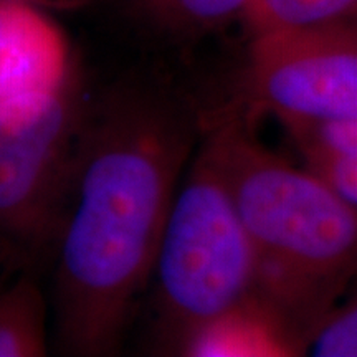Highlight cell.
<instances>
[{
  "label": "cell",
  "mask_w": 357,
  "mask_h": 357,
  "mask_svg": "<svg viewBox=\"0 0 357 357\" xmlns=\"http://www.w3.org/2000/svg\"><path fill=\"white\" fill-rule=\"evenodd\" d=\"M2 258H3V255H2V253H0V260H2Z\"/></svg>",
  "instance_id": "cell-13"
},
{
  "label": "cell",
  "mask_w": 357,
  "mask_h": 357,
  "mask_svg": "<svg viewBox=\"0 0 357 357\" xmlns=\"http://www.w3.org/2000/svg\"><path fill=\"white\" fill-rule=\"evenodd\" d=\"M89 98L73 75L55 95L0 109V253L52 255Z\"/></svg>",
  "instance_id": "cell-4"
},
{
  "label": "cell",
  "mask_w": 357,
  "mask_h": 357,
  "mask_svg": "<svg viewBox=\"0 0 357 357\" xmlns=\"http://www.w3.org/2000/svg\"><path fill=\"white\" fill-rule=\"evenodd\" d=\"M250 35L357 22V0H252L243 15Z\"/></svg>",
  "instance_id": "cell-9"
},
{
  "label": "cell",
  "mask_w": 357,
  "mask_h": 357,
  "mask_svg": "<svg viewBox=\"0 0 357 357\" xmlns=\"http://www.w3.org/2000/svg\"><path fill=\"white\" fill-rule=\"evenodd\" d=\"M245 91L280 123L357 119V22L252 37Z\"/></svg>",
  "instance_id": "cell-5"
},
{
  "label": "cell",
  "mask_w": 357,
  "mask_h": 357,
  "mask_svg": "<svg viewBox=\"0 0 357 357\" xmlns=\"http://www.w3.org/2000/svg\"><path fill=\"white\" fill-rule=\"evenodd\" d=\"M22 2H32V0H22Z\"/></svg>",
  "instance_id": "cell-12"
},
{
  "label": "cell",
  "mask_w": 357,
  "mask_h": 357,
  "mask_svg": "<svg viewBox=\"0 0 357 357\" xmlns=\"http://www.w3.org/2000/svg\"><path fill=\"white\" fill-rule=\"evenodd\" d=\"M281 124L303 166L357 211V119Z\"/></svg>",
  "instance_id": "cell-8"
},
{
  "label": "cell",
  "mask_w": 357,
  "mask_h": 357,
  "mask_svg": "<svg viewBox=\"0 0 357 357\" xmlns=\"http://www.w3.org/2000/svg\"><path fill=\"white\" fill-rule=\"evenodd\" d=\"M149 284L164 351L187 356L212 333L258 328L252 245L204 132L177 187Z\"/></svg>",
  "instance_id": "cell-3"
},
{
  "label": "cell",
  "mask_w": 357,
  "mask_h": 357,
  "mask_svg": "<svg viewBox=\"0 0 357 357\" xmlns=\"http://www.w3.org/2000/svg\"><path fill=\"white\" fill-rule=\"evenodd\" d=\"M204 137L252 245L258 329L303 354L357 280V211L305 166L263 146L238 113L217 119Z\"/></svg>",
  "instance_id": "cell-2"
},
{
  "label": "cell",
  "mask_w": 357,
  "mask_h": 357,
  "mask_svg": "<svg viewBox=\"0 0 357 357\" xmlns=\"http://www.w3.org/2000/svg\"><path fill=\"white\" fill-rule=\"evenodd\" d=\"M0 276V357H42L52 349L50 298L32 265Z\"/></svg>",
  "instance_id": "cell-7"
},
{
  "label": "cell",
  "mask_w": 357,
  "mask_h": 357,
  "mask_svg": "<svg viewBox=\"0 0 357 357\" xmlns=\"http://www.w3.org/2000/svg\"><path fill=\"white\" fill-rule=\"evenodd\" d=\"M303 354L357 357V289L341 298L311 334Z\"/></svg>",
  "instance_id": "cell-11"
},
{
  "label": "cell",
  "mask_w": 357,
  "mask_h": 357,
  "mask_svg": "<svg viewBox=\"0 0 357 357\" xmlns=\"http://www.w3.org/2000/svg\"><path fill=\"white\" fill-rule=\"evenodd\" d=\"M252 0H134L151 25L174 37H197L243 20Z\"/></svg>",
  "instance_id": "cell-10"
},
{
  "label": "cell",
  "mask_w": 357,
  "mask_h": 357,
  "mask_svg": "<svg viewBox=\"0 0 357 357\" xmlns=\"http://www.w3.org/2000/svg\"><path fill=\"white\" fill-rule=\"evenodd\" d=\"M202 132L200 116L158 86L129 83L89 98L50 255L53 349H121Z\"/></svg>",
  "instance_id": "cell-1"
},
{
  "label": "cell",
  "mask_w": 357,
  "mask_h": 357,
  "mask_svg": "<svg viewBox=\"0 0 357 357\" xmlns=\"http://www.w3.org/2000/svg\"><path fill=\"white\" fill-rule=\"evenodd\" d=\"M73 75L63 30L30 2L0 0V109L55 95Z\"/></svg>",
  "instance_id": "cell-6"
}]
</instances>
